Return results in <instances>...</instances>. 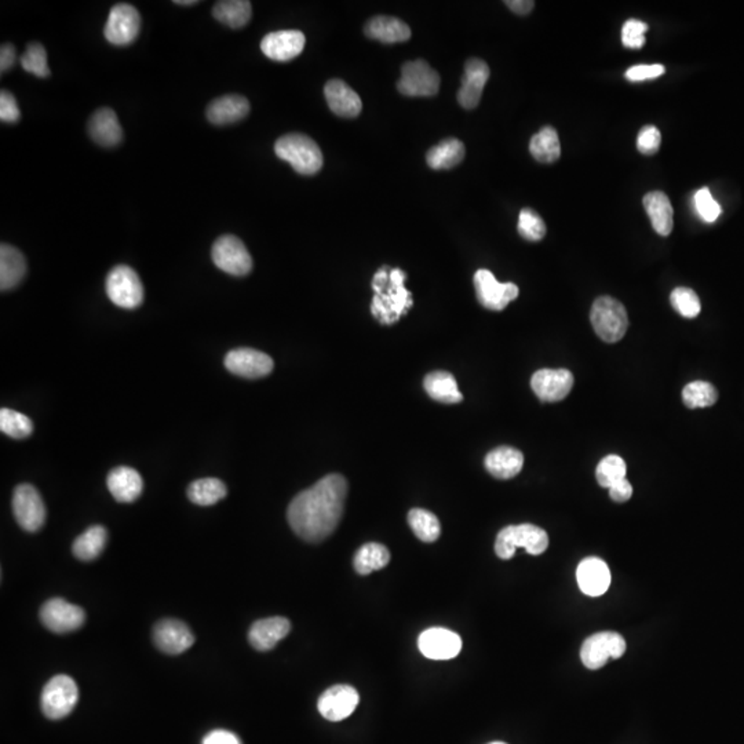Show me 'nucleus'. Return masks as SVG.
<instances>
[{
	"mask_svg": "<svg viewBox=\"0 0 744 744\" xmlns=\"http://www.w3.org/2000/svg\"><path fill=\"white\" fill-rule=\"evenodd\" d=\"M346 497V478L335 473L325 476L291 500L287 510L291 529L309 544L323 542L340 524Z\"/></svg>",
	"mask_w": 744,
	"mask_h": 744,
	"instance_id": "f257e3e1",
	"label": "nucleus"
},
{
	"mask_svg": "<svg viewBox=\"0 0 744 744\" xmlns=\"http://www.w3.org/2000/svg\"><path fill=\"white\" fill-rule=\"evenodd\" d=\"M407 275L401 269L381 267L372 279L375 295L371 305V314L380 320L381 324H393L402 314L411 308L412 295L405 288Z\"/></svg>",
	"mask_w": 744,
	"mask_h": 744,
	"instance_id": "f03ea898",
	"label": "nucleus"
},
{
	"mask_svg": "<svg viewBox=\"0 0 744 744\" xmlns=\"http://www.w3.org/2000/svg\"><path fill=\"white\" fill-rule=\"evenodd\" d=\"M275 152L302 176H314L322 170V150L308 135L298 132L283 135L275 144Z\"/></svg>",
	"mask_w": 744,
	"mask_h": 744,
	"instance_id": "7ed1b4c3",
	"label": "nucleus"
},
{
	"mask_svg": "<svg viewBox=\"0 0 744 744\" xmlns=\"http://www.w3.org/2000/svg\"><path fill=\"white\" fill-rule=\"evenodd\" d=\"M518 547H524L527 553L539 556L549 547V536L545 529L532 524L509 526L498 534L495 542V553L502 560H510Z\"/></svg>",
	"mask_w": 744,
	"mask_h": 744,
	"instance_id": "20e7f679",
	"label": "nucleus"
},
{
	"mask_svg": "<svg viewBox=\"0 0 744 744\" xmlns=\"http://www.w3.org/2000/svg\"><path fill=\"white\" fill-rule=\"evenodd\" d=\"M590 320L595 333L608 343L621 341L629 327V317L623 304L613 296L595 299L590 312Z\"/></svg>",
	"mask_w": 744,
	"mask_h": 744,
	"instance_id": "39448f33",
	"label": "nucleus"
},
{
	"mask_svg": "<svg viewBox=\"0 0 744 744\" xmlns=\"http://www.w3.org/2000/svg\"><path fill=\"white\" fill-rule=\"evenodd\" d=\"M107 295L119 308L135 309L144 302V285L132 267L119 265L113 267L105 282Z\"/></svg>",
	"mask_w": 744,
	"mask_h": 744,
	"instance_id": "423d86ee",
	"label": "nucleus"
},
{
	"mask_svg": "<svg viewBox=\"0 0 744 744\" xmlns=\"http://www.w3.org/2000/svg\"><path fill=\"white\" fill-rule=\"evenodd\" d=\"M79 690L68 675H55L42 692V711L49 720L65 719L78 703Z\"/></svg>",
	"mask_w": 744,
	"mask_h": 744,
	"instance_id": "0eeeda50",
	"label": "nucleus"
},
{
	"mask_svg": "<svg viewBox=\"0 0 744 744\" xmlns=\"http://www.w3.org/2000/svg\"><path fill=\"white\" fill-rule=\"evenodd\" d=\"M211 256L217 267L232 276H246L253 269V258L247 247L236 236L225 235L217 239Z\"/></svg>",
	"mask_w": 744,
	"mask_h": 744,
	"instance_id": "6e6552de",
	"label": "nucleus"
},
{
	"mask_svg": "<svg viewBox=\"0 0 744 744\" xmlns=\"http://www.w3.org/2000/svg\"><path fill=\"white\" fill-rule=\"evenodd\" d=\"M13 513L18 526L26 532H38L46 523V506L38 489L31 484H21L14 489Z\"/></svg>",
	"mask_w": 744,
	"mask_h": 744,
	"instance_id": "1a4fd4ad",
	"label": "nucleus"
},
{
	"mask_svg": "<svg viewBox=\"0 0 744 744\" xmlns=\"http://www.w3.org/2000/svg\"><path fill=\"white\" fill-rule=\"evenodd\" d=\"M397 89L407 97H433L440 90V76L426 61L405 63Z\"/></svg>",
	"mask_w": 744,
	"mask_h": 744,
	"instance_id": "9d476101",
	"label": "nucleus"
},
{
	"mask_svg": "<svg viewBox=\"0 0 744 744\" xmlns=\"http://www.w3.org/2000/svg\"><path fill=\"white\" fill-rule=\"evenodd\" d=\"M626 652V641L619 633L603 632L590 635L581 650V659L590 670L605 666L606 662L619 659Z\"/></svg>",
	"mask_w": 744,
	"mask_h": 744,
	"instance_id": "9b49d317",
	"label": "nucleus"
},
{
	"mask_svg": "<svg viewBox=\"0 0 744 744\" xmlns=\"http://www.w3.org/2000/svg\"><path fill=\"white\" fill-rule=\"evenodd\" d=\"M41 621L47 630L66 634L81 629L86 621V614L81 606L68 603L63 598H52L41 608Z\"/></svg>",
	"mask_w": 744,
	"mask_h": 744,
	"instance_id": "f8f14e48",
	"label": "nucleus"
},
{
	"mask_svg": "<svg viewBox=\"0 0 744 744\" xmlns=\"http://www.w3.org/2000/svg\"><path fill=\"white\" fill-rule=\"evenodd\" d=\"M141 15L129 4H119L111 10L104 28L105 39L115 46H127L139 38Z\"/></svg>",
	"mask_w": 744,
	"mask_h": 744,
	"instance_id": "ddd939ff",
	"label": "nucleus"
},
{
	"mask_svg": "<svg viewBox=\"0 0 744 744\" xmlns=\"http://www.w3.org/2000/svg\"><path fill=\"white\" fill-rule=\"evenodd\" d=\"M475 287L481 305L497 312L503 311L520 293L515 283H499L487 269L476 272Z\"/></svg>",
	"mask_w": 744,
	"mask_h": 744,
	"instance_id": "4468645a",
	"label": "nucleus"
},
{
	"mask_svg": "<svg viewBox=\"0 0 744 744\" xmlns=\"http://www.w3.org/2000/svg\"><path fill=\"white\" fill-rule=\"evenodd\" d=\"M225 367L232 374L247 380H259L274 371V360L269 354L256 349H233L225 356Z\"/></svg>",
	"mask_w": 744,
	"mask_h": 744,
	"instance_id": "2eb2a0df",
	"label": "nucleus"
},
{
	"mask_svg": "<svg viewBox=\"0 0 744 744\" xmlns=\"http://www.w3.org/2000/svg\"><path fill=\"white\" fill-rule=\"evenodd\" d=\"M418 648L425 658L431 661H449L459 655L462 638L444 627H431L418 638Z\"/></svg>",
	"mask_w": 744,
	"mask_h": 744,
	"instance_id": "dca6fc26",
	"label": "nucleus"
},
{
	"mask_svg": "<svg viewBox=\"0 0 744 744\" xmlns=\"http://www.w3.org/2000/svg\"><path fill=\"white\" fill-rule=\"evenodd\" d=\"M359 701V692L351 685H333L322 693L317 709L327 721L338 722L352 716Z\"/></svg>",
	"mask_w": 744,
	"mask_h": 744,
	"instance_id": "f3484780",
	"label": "nucleus"
},
{
	"mask_svg": "<svg viewBox=\"0 0 744 744\" xmlns=\"http://www.w3.org/2000/svg\"><path fill=\"white\" fill-rule=\"evenodd\" d=\"M532 391L544 402H557L565 399L574 388V375L571 371L539 370L532 375Z\"/></svg>",
	"mask_w": 744,
	"mask_h": 744,
	"instance_id": "a211bd4d",
	"label": "nucleus"
},
{
	"mask_svg": "<svg viewBox=\"0 0 744 744\" xmlns=\"http://www.w3.org/2000/svg\"><path fill=\"white\" fill-rule=\"evenodd\" d=\"M153 643L167 655H179L195 644V635L184 622L164 619L153 629Z\"/></svg>",
	"mask_w": 744,
	"mask_h": 744,
	"instance_id": "6ab92c4d",
	"label": "nucleus"
},
{
	"mask_svg": "<svg viewBox=\"0 0 744 744\" xmlns=\"http://www.w3.org/2000/svg\"><path fill=\"white\" fill-rule=\"evenodd\" d=\"M305 35L296 29L272 32L261 42V50L270 60L277 63L294 60L305 49Z\"/></svg>",
	"mask_w": 744,
	"mask_h": 744,
	"instance_id": "aec40b11",
	"label": "nucleus"
},
{
	"mask_svg": "<svg viewBox=\"0 0 744 744\" xmlns=\"http://www.w3.org/2000/svg\"><path fill=\"white\" fill-rule=\"evenodd\" d=\"M489 79V66L480 58H470L465 65L458 102L465 110H475L480 104L483 90Z\"/></svg>",
	"mask_w": 744,
	"mask_h": 744,
	"instance_id": "412c9836",
	"label": "nucleus"
},
{
	"mask_svg": "<svg viewBox=\"0 0 744 744\" xmlns=\"http://www.w3.org/2000/svg\"><path fill=\"white\" fill-rule=\"evenodd\" d=\"M290 632V621L283 616L261 619L251 626L248 632V641L254 650L266 652V651L274 650Z\"/></svg>",
	"mask_w": 744,
	"mask_h": 744,
	"instance_id": "4be33fe9",
	"label": "nucleus"
},
{
	"mask_svg": "<svg viewBox=\"0 0 744 744\" xmlns=\"http://www.w3.org/2000/svg\"><path fill=\"white\" fill-rule=\"evenodd\" d=\"M579 589L590 597H600L610 589L611 572L605 561L589 557L579 564L576 571Z\"/></svg>",
	"mask_w": 744,
	"mask_h": 744,
	"instance_id": "5701e85b",
	"label": "nucleus"
},
{
	"mask_svg": "<svg viewBox=\"0 0 744 744\" xmlns=\"http://www.w3.org/2000/svg\"><path fill=\"white\" fill-rule=\"evenodd\" d=\"M328 107L341 118H356L362 110L360 95L340 79H333L324 87Z\"/></svg>",
	"mask_w": 744,
	"mask_h": 744,
	"instance_id": "b1692460",
	"label": "nucleus"
},
{
	"mask_svg": "<svg viewBox=\"0 0 744 744\" xmlns=\"http://www.w3.org/2000/svg\"><path fill=\"white\" fill-rule=\"evenodd\" d=\"M89 134L100 147H118L123 140V130L118 115L111 108H101L92 113L89 121Z\"/></svg>",
	"mask_w": 744,
	"mask_h": 744,
	"instance_id": "393cba45",
	"label": "nucleus"
},
{
	"mask_svg": "<svg viewBox=\"0 0 744 744\" xmlns=\"http://www.w3.org/2000/svg\"><path fill=\"white\" fill-rule=\"evenodd\" d=\"M250 113V102L239 94L224 95L208 105V121L216 126H227L243 121Z\"/></svg>",
	"mask_w": 744,
	"mask_h": 744,
	"instance_id": "a878e982",
	"label": "nucleus"
},
{
	"mask_svg": "<svg viewBox=\"0 0 744 744\" xmlns=\"http://www.w3.org/2000/svg\"><path fill=\"white\" fill-rule=\"evenodd\" d=\"M108 489L121 503H131L139 499L144 488V481L139 471L127 466L111 470L107 478Z\"/></svg>",
	"mask_w": 744,
	"mask_h": 744,
	"instance_id": "bb28decb",
	"label": "nucleus"
},
{
	"mask_svg": "<svg viewBox=\"0 0 744 744\" xmlns=\"http://www.w3.org/2000/svg\"><path fill=\"white\" fill-rule=\"evenodd\" d=\"M364 34L381 43H402L411 38V29L404 21L388 15L371 18L364 26Z\"/></svg>",
	"mask_w": 744,
	"mask_h": 744,
	"instance_id": "cd10ccee",
	"label": "nucleus"
},
{
	"mask_svg": "<svg viewBox=\"0 0 744 744\" xmlns=\"http://www.w3.org/2000/svg\"><path fill=\"white\" fill-rule=\"evenodd\" d=\"M489 475L499 480H509L520 473L524 466L523 452L513 447H498L484 460Z\"/></svg>",
	"mask_w": 744,
	"mask_h": 744,
	"instance_id": "c85d7f7f",
	"label": "nucleus"
},
{
	"mask_svg": "<svg viewBox=\"0 0 744 744\" xmlns=\"http://www.w3.org/2000/svg\"><path fill=\"white\" fill-rule=\"evenodd\" d=\"M26 275V261L18 248L10 245L0 247V288L2 291L17 287Z\"/></svg>",
	"mask_w": 744,
	"mask_h": 744,
	"instance_id": "c756f323",
	"label": "nucleus"
},
{
	"mask_svg": "<svg viewBox=\"0 0 744 744\" xmlns=\"http://www.w3.org/2000/svg\"><path fill=\"white\" fill-rule=\"evenodd\" d=\"M645 211L652 222L653 229L658 235L669 236L674 227V210H672V201L667 198L666 193L655 192L647 193L643 200Z\"/></svg>",
	"mask_w": 744,
	"mask_h": 744,
	"instance_id": "7c9ffc66",
	"label": "nucleus"
},
{
	"mask_svg": "<svg viewBox=\"0 0 744 744\" xmlns=\"http://www.w3.org/2000/svg\"><path fill=\"white\" fill-rule=\"evenodd\" d=\"M423 386L431 399L443 404H457L463 400L454 375L446 371H434L426 375Z\"/></svg>",
	"mask_w": 744,
	"mask_h": 744,
	"instance_id": "2f4dec72",
	"label": "nucleus"
},
{
	"mask_svg": "<svg viewBox=\"0 0 744 744\" xmlns=\"http://www.w3.org/2000/svg\"><path fill=\"white\" fill-rule=\"evenodd\" d=\"M465 159V145L457 139H447L431 148L426 161L433 170H449Z\"/></svg>",
	"mask_w": 744,
	"mask_h": 744,
	"instance_id": "473e14b6",
	"label": "nucleus"
},
{
	"mask_svg": "<svg viewBox=\"0 0 744 744\" xmlns=\"http://www.w3.org/2000/svg\"><path fill=\"white\" fill-rule=\"evenodd\" d=\"M108 532L102 526L90 527L76 537L72 545L73 556L81 561H92L104 552Z\"/></svg>",
	"mask_w": 744,
	"mask_h": 744,
	"instance_id": "72a5a7b5",
	"label": "nucleus"
},
{
	"mask_svg": "<svg viewBox=\"0 0 744 744\" xmlns=\"http://www.w3.org/2000/svg\"><path fill=\"white\" fill-rule=\"evenodd\" d=\"M213 15L229 28L240 29L250 23L253 7L247 0H224L214 5Z\"/></svg>",
	"mask_w": 744,
	"mask_h": 744,
	"instance_id": "f704fd0d",
	"label": "nucleus"
},
{
	"mask_svg": "<svg viewBox=\"0 0 744 744\" xmlns=\"http://www.w3.org/2000/svg\"><path fill=\"white\" fill-rule=\"evenodd\" d=\"M529 152L540 163H555L560 159L561 145L558 132L546 126L535 134L529 142Z\"/></svg>",
	"mask_w": 744,
	"mask_h": 744,
	"instance_id": "c9c22d12",
	"label": "nucleus"
},
{
	"mask_svg": "<svg viewBox=\"0 0 744 744\" xmlns=\"http://www.w3.org/2000/svg\"><path fill=\"white\" fill-rule=\"evenodd\" d=\"M391 561L388 547L381 544H365L357 550L353 558L354 569L359 575H370L371 572L385 568Z\"/></svg>",
	"mask_w": 744,
	"mask_h": 744,
	"instance_id": "e433bc0d",
	"label": "nucleus"
},
{
	"mask_svg": "<svg viewBox=\"0 0 744 744\" xmlns=\"http://www.w3.org/2000/svg\"><path fill=\"white\" fill-rule=\"evenodd\" d=\"M227 495V488L218 478H200L188 487V498L198 506H213Z\"/></svg>",
	"mask_w": 744,
	"mask_h": 744,
	"instance_id": "4c0bfd02",
	"label": "nucleus"
},
{
	"mask_svg": "<svg viewBox=\"0 0 744 744\" xmlns=\"http://www.w3.org/2000/svg\"><path fill=\"white\" fill-rule=\"evenodd\" d=\"M410 527L418 539L431 544L436 542L441 534V526H440L439 518L425 509H412L410 510L409 517Z\"/></svg>",
	"mask_w": 744,
	"mask_h": 744,
	"instance_id": "58836bf2",
	"label": "nucleus"
},
{
	"mask_svg": "<svg viewBox=\"0 0 744 744\" xmlns=\"http://www.w3.org/2000/svg\"><path fill=\"white\" fill-rule=\"evenodd\" d=\"M719 399L716 388L704 381H695L688 383L682 391V400L688 409H704L716 404Z\"/></svg>",
	"mask_w": 744,
	"mask_h": 744,
	"instance_id": "ea45409f",
	"label": "nucleus"
},
{
	"mask_svg": "<svg viewBox=\"0 0 744 744\" xmlns=\"http://www.w3.org/2000/svg\"><path fill=\"white\" fill-rule=\"evenodd\" d=\"M0 430L15 440L26 439L34 431V423L26 415L14 410H0Z\"/></svg>",
	"mask_w": 744,
	"mask_h": 744,
	"instance_id": "a19ab883",
	"label": "nucleus"
},
{
	"mask_svg": "<svg viewBox=\"0 0 744 744\" xmlns=\"http://www.w3.org/2000/svg\"><path fill=\"white\" fill-rule=\"evenodd\" d=\"M626 463L618 455H608L598 463L595 478L604 488H611L626 478Z\"/></svg>",
	"mask_w": 744,
	"mask_h": 744,
	"instance_id": "79ce46f5",
	"label": "nucleus"
},
{
	"mask_svg": "<svg viewBox=\"0 0 744 744\" xmlns=\"http://www.w3.org/2000/svg\"><path fill=\"white\" fill-rule=\"evenodd\" d=\"M21 66L26 72L38 78H47L50 76V68L47 65L46 49L41 43H31L26 47L25 53L20 60Z\"/></svg>",
	"mask_w": 744,
	"mask_h": 744,
	"instance_id": "37998d69",
	"label": "nucleus"
},
{
	"mask_svg": "<svg viewBox=\"0 0 744 744\" xmlns=\"http://www.w3.org/2000/svg\"><path fill=\"white\" fill-rule=\"evenodd\" d=\"M518 233L529 242H539L546 235V224L536 211L531 208H523L518 217Z\"/></svg>",
	"mask_w": 744,
	"mask_h": 744,
	"instance_id": "c03bdc74",
	"label": "nucleus"
},
{
	"mask_svg": "<svg viewBox=\"0 0 744 744\" xmlns=\"http://www.w3.org/2000/svg\"><path fill=\"white\" fill-rule=\"evenodd\" d=\"M670 302H672V308L687 319H693L701 314V299H699L698 294L691 288H675L670 295Z\"/></svg>",
	"mask_w": 744,
	"mask_h": 744,
	"instance_id": "a18cd8bd",
	"label": "nucleus"
},
{
	"mask_svg": "<svg viewBox=\"0 0 744 744\" xmlns=\"http://www.w3.org/2000/svg\"><path fill=\"white\" fill-rule=\"evenodd\" d=\"M693 203H695L696 211H698L699 217H701L703 221L709 222V224H713L719 219V217L721 216V208H720L719 203L714 200L713 196H711V192H710L707 188H703V189L698 190L693 196Z\"/></svg>",
	"mask_w": 744,
	"mask_h": 744,
	"instance_id": "49530a36",
	"label": "nucleus"
},
{
	"mask_svg": "<svg viewBox=\"0 0 744 744\" xmlns=\"http://www.w3.org/2000/svg\"><path fill=\"white\" fill-rule=\"evenodd\" d=\"M647 31V24L637 20V18H632V20L626 21L623 28H622V43L627 49H641L647 41L645 39V32Z\"/></svg>",
	"mask_w": 744,
	"mask_h": 744,
	"instance_id": "de8ad7c7",
	"label": "nucleus"
},
{
	"mask_svg": "<svg viewBox=\"0 0 744 744\" xmlns=\"http://www.w3.org/2000/svg\"><path fill=\"white\" fill-rule=\"evenodd\" d=\"M662 144V134L658 127L645 126L637 135V148L644 155H655Z\"/></svg>",
	"mask_w": 744,
	"mask_h": 744,
	"instance_id": "09e8293b",
	"label": "nucleus"
},
{
	"mask_svg": "<svg viewBox=\"0 0 744 744\" xmlns=\"http://www.w3.org/2000/svg\"><path fill=\"white\" fill-rule=\"evenodd\" d=\"M664 66L661 63H652V65H635L629 68L624 73L627 81L637 83V82L650 81V79H656L659 76L664 75Z\"/></svg>",
	"mask_w": 744,
	"mask_h": 744,
	"instance_id": "8fccbe9b",
	"label": "nucleus"
},
{
	"mask_svg": "<svg viewBox=\"0 0 744 744\" xmlns=\"http://www.w3.org/2000/svg\"><path fill=\"white\" fill-rule=\"evenodd\" d=\"M20 118L21 112L17 100L12 92L4 90L0 92V121L4 123H17Z\"/></svg>",
	"mask_w": 744,
	"mask_h": 744,
	"instance_id": "3c124183",
	"label": "nucleus"
},
{
	"mask_svg": "<svg viewBox=\"0 0 744 744\" xmlns=\"http://www.w3.org/2000/svg\"><path fill=\"white\" fill-rule=\"evenodd\" d=\"M201 744H242V741L229 730H217L208 733Z\"/></svg>",
	"mask_w": 744,
	"mask_h": 744,
	"instance_id": "603ef678",
	"label": "nucleus"
},
{
	"mask_svg": "<svg viewBox=\"0 0 744 744\" xmlns=\"http://www.w3.org/2000/svg\"><path fill=\"white\" fill-rule=\"evenodd\" d=\"M610 495L611 499L615 500V502H627L633 495L632 484L627 481V478H624V480L619 481L615 486L611 487Z\"/></svg>",
	"mask_w": 744,
	"mask_h": 744,
	"instance_id": "864d4df0",
	"label": "nucleus"
},
{
	"mask_svg": "<svg viewBox=\"0 0 744 744\" xmlns=\"http://www.w3.org/2000/svg\"><path fill=\"white\" fill-rule=\"evenodd\" d=\"M15 60H17V53H15L14 46L6 43L2 46L0 50V71L2 73L9 72L14 66Z\"/></svg>",
	"mask_w": 744,
	"mask_h": 744,
	"instance_id": "5fc2aeb1",
	"label": "nucleus"
},
{
	"mask_svg": "<svg viewBox=\"0 0 744 744\" xmlns=\"http://www.w3.org/2000/svg\"><path fill=\"white\" fill-rule=\"evenodd\" d=\"M505 5L509 7L513 13L518 15L529 14L535 6L532 0H507V2H505Z\"/></svg>",
	"mask_w": 744,
	"mask_h": 744,
	"instance_id": "6e6d98bb",
	"label": "nucleus"
},
{
	"mask_svg": "<svg viewBox=\"0 0 744 744\" xmlns=\"http://www.w3.org/2000/svg\"><path fill=\"white\" fill-rule=\"evenodd\" d=\"M174 4L179 5V6H195L198 2H196V0H176Z\"/></svg>",
	"mask_w": 744,
	"mask_h": 744,
	"instance_id": "4d7b16f0",
	"label": "nucleus"
},
{
	"mask_svg": "<svg viewBox=\"0 0 744 744\" xmlns=\"http://www.w3.org/2000/svg\"><path fill=\"white\" fill-rule=\"evenodd\" d=\"M489 744H506V743H503V741H494V743H489Z\"/></svg>",
	"mask_w": 744,
	"mask_h": 744,
	"instance_id": "13d9d810",
	"label": "nucleus"
}]
</instances>
